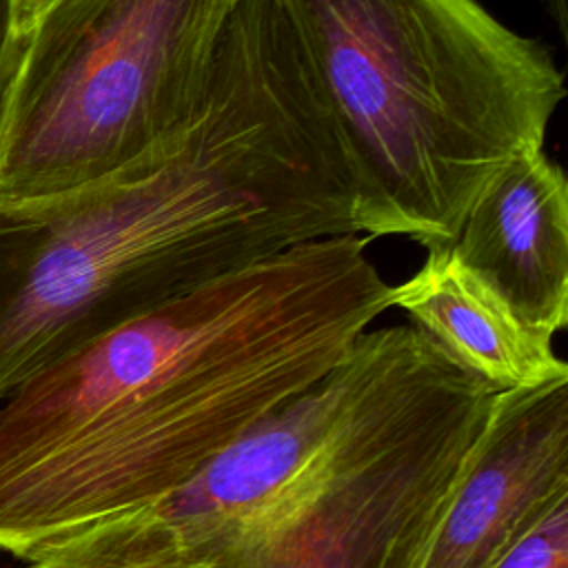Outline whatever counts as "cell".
Wrapping results in <instances>:
<instances>
[{"mask_svg":"<svg viewBox=\"0 0 568 568\" xmlns=\"http://www.w3.org/2000/svg\"><path fill=\"white\" fill-rule=\"evenodd\" d=\"M346 166L357 235L453 244L479 191L541 151L564 71L481 0H271Z\"/></svg>","mask_w":568,"mask_h":568,"instance_id":"obj_3","label":"cell"},{"mask_svg":"<svg viewBox=\"0 0 568 568\" xmlns=\"http://www.w3.org/2000/svg\"><path fill=\"white\" fill-rule=\"evenodd\" d=\"M568 493V377L499 390L419 568H493Z\"/></svg>","mask_w":568,"mask_h":568,"instance_id":"obj_6","label":"cell"},{"mask_svg":"<svg viewBox=\"0 0 568 568\" xmlns=\"http://www.w3.org/2000/svg\"><path fill=\"white\" fill-rule=\"evenodd\" d=\"M242 0H33L0 104V202L71 193L138 162L202 102Z\"/></svg>","mask_w":568,"mask_h":568,"instance_id":"obj_5","label":"cell"},{"mask_svg":"<svg viewBox=\"0 0 568 568\" xmlns=\"http://www.w3.org/2000/svg\"><path fill=\"white\" fill-rule=\"evenodd\" d=\"M348 233L353 186L295 44L271 0H242L182 129L104 182L0 202V366L29 375L169 297Z\"/></svg>","mask_w":568,"mask_h":568,"instance_id":"obj_2","label":"cell"},{"mask_svg":"<svg viewBox=\"0 0 568 568\" xmlns=\"http://www.w3.org/2000/svg\"><path fill=\"white\" fill-rule=\"evenodd\" d=\"M393 306L362 235L295 244L169 297L0 402V550L51 546L186 486Z\"/></svg>","mask_w":568,"mask_h":568,"instance_id":"obj_1","label":"cell"},{"mask_svg":"<svg viewBox=\"0 0 568 568\" xmlns=\"http://www.w3.org/2000/svg\"><path fill=\"white\" fill-rule=\"evenodd\" d=\"M29 568H209L153 506L100 521L36 557Z\"/></svg>","mask_w":568,"mask_h":568,"instance_id":"obj_9","label":"cell"},{"mask_svg":"<svg viewBox=\"0 0 568 568\" xmlns=\"http://www.w3.org/2000/svg\"><path fill=\"white\" fill-rule=\"evenodd\" d=\"M393 306L450 362L497 393L568 377L552 337L526 324L448 244L426 248L424 264L393 284Z\"/></svg>","mask_w":568,"mask_h":568,"instance_id":"obj_8","label":"cell"},{"mask_svg":"<svg viewBox=\"0 0 568 568\" xmlns=\"http://www.w3.org/2000/svg\"><path fill=\"white\" fill-rule=\"evenodd\" d=\"M33 0H0V104L18 69Z\"/></svg>","mask_w":568,"mask_h":568,"instance_id":"obj_11","label":"cell"},{"mask_svg":"<svg viewBox=\"0 0 568 568\" xmlns=\"http://www.w3.org/2000/svg\"><path fill=\"white\" fill-rule=\"evenodd\" d=\"M342 371L320 428L166 517L209 568H419L497 390L410 324L364 331Z\"/></svg>","mask_w":568,"mask_h":568,"instance_id":"obj_4","label":"cell"},{"mask_svg":"<svg viewBox=\"0 0 568 568\" xmlns=\"http://www.w3.org/2000/svg\"><path fill=\"white\" fill-rule=\"evenodd\" d=\"M544 7L555 22V29L564 40H568V0H544Z\"/></svg>","mask_w":568,"mask_h":568,"instance_id":"obj_12","label":"cell"},{"mask_svg":"<svg viewBox=\"0 0 568 568\" xmlns=\"http://www.w3.org/2000/svg\"><path fill=\"white\" fill-rule=\"evenodd\" d=\"M455 255L532 328L568 324V182L541 149L504 166L468 206Z\"/></svg>","mask_w":568,"mask_h":568,"instance_id":"obj_7","label":"cell"},{"mask_svg":"<svg viewBox=\"0 0 568 568\" xmlns=\"http://www.w3.org/2000/svg\"><path fill=\"white\" fill-rule=\"evenodd\" d=\"M27 568H29V566H27Z\"/></svg>","mask_w":568,"mask_h":568,"instance_id":"obj_13","label":"cell"},{"mask_svg":"<svg viewBox=\"0 0 568 568\" xmlns=\"http://www.w3.org/2000/svg\"><path fill=\"white\" fill-rule=\"evenodd\" d=\"M493 568H568V493L548 504Z\"/></svg>","mask_w":568,"mask_h":568,"instance_id":"obj_10","label":"cell"}]
</instances>
